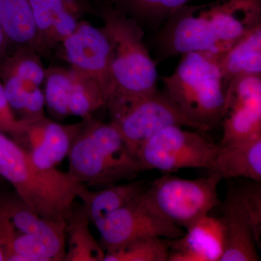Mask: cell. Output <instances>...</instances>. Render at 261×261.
Instances as JSON below:
<instances>
[{
  "label": "cell",
  "mask_w": 261,
  "mask_h": 261,
  "mask_svg": "<svg viewBox=\"0 0 261 261\" xmlns=\"http://www.w3.org/2000/svg\"><path fill=\"white\" fill-rule=\"evenodd\" d=\"M58 49L62 59L70 68L97 81L109 99L112 90L111 42L104 25L94 27L90 22L81 19L74 32Z\"/></svg>",
  "instance_id": "30bf717a"
},
{
  "label": "cell",
  "mask_w": 261,
  "mask_h": 261,
  "mask_svg": "<svg viewBox=\"0 0 261 261\" xmlns=\"http://www.w3.org/2000/svg\"><path fill=\"white\" fill-rule=\"evenodd\" d=\"M11 48L9 40L0 23V63L9 53H11Z\"/></svg>",
  "instance_id": "4dcf8cb0"
},
{
  "label": "cell",
  "mask_w": 261,
  "mask_h": 261,
  "mask_svg": "<svg viewBox=\"0 0 261 261\" xmlns=\"http://www.w3.org/2000/svg\"><path fill=\"white\" fill-rule=\"evenodd\" d=\"M222 179L244 178L261 181V134L219 145L214 167Z\"/></svg>",
  "instance_id": "9a60e30c"
},
{
  "label": "cell",
  "mask_w": 261,
  "mask_h": 261,
  "mask_svg": "<svg viewBox=\"0 0 261 261\" xmlns=\"http://www.w3.org/2000/svg\"><path fill=\"white\" fill-rule=\"evenodd\" d=\"M68 7L75 12L77 14L82 16L84 13H92V7L88 6L87 3H84L82 0H63Z\"/></svg>",
  "instance_id": "f546056e"
},
{
  "label": "cell",
  "mask_w": 261,
  "mask_h": 261,
  "mask_svg": "<svg viewBox=\"0 0 261 261\" xmlns=\"http://www.w3.org/2000/svg\"><path fill=\"white\" fill-rule=\"evenodd\" d=\"M219 173L196 179H185L166 173L158 178L143 195L147 203L165 219L186 227L219 206Z\"/></svg>",
  "instance_id": "8992f818"
},
{
  "label": "cell",
  "mask_w": 261,
  "mask_h": 261,
  "mask_svg": "<svg viewBox=\"0 0 261 261\" xmlns=\"http://www.w3.org/2000/svg\"><path fill=\"white\" fill-rule=\"evenodd\" d=\"M183 236L171 240L169 261H220L224 252L221 218L206 215L185 227Z\"/></svg>",
  "instance_id": "5bb4252c"
},
{
  "label": "cell",
  "mask_w": 261,
  "mask_h": 261,
  "mask_svg": "<svg viewBox=\"0 0 261 261\" xmlns=\"http://www.w3.org/2000/svg\"><path fill=\"white\" fill-rule=\"evenodd\" d=\"M0 211L20 232L40 240L50 252L53 261L65 260L67 221L42 217L17 195L0 197Z\"/></svg>",
  "instance_id": "4fadbf2b"
},
{
  "label": "cell",
  "mask_w": 261,
  "mask_h": 261,
  "mask_svg": "<svg viewBox=\"0 0 261 261\" xmlns=\"http://www.w3.org/2000/svg\"><path fill=\"white\" fill-rule=\"evenodd\" d=\"M0 23L12 48L34 47L36 29L28 0H0Z\"/></svg>",
  "instance_id": "d6986e66"
},
{
  "label": "cell",
  "mask_w": 261,
  "mask_h": 261,
  "mask_svg": "<svg viewBox=\"0 0 261 261\" xmlns=\"http://www.w3.org/2000/svg\"><path fill=\"white\" fill-rule=\"evenodd\" d=\"M261 24V0L187 4L166 20L159 36L163 58L201 51L220 53Z\"/></svg>",
  "instance_id": "6da1fadb"
},
{
  "label": "cell",
  "mask_w": 261,
  "mask_h": 261,
  "mask_svg": "<svg viewBox=\"0 0 261 261\" xmlns=\"http://www.w3.org/2000/svg\"><path fill=\"white\" fill-rule=\"evenodd\" d=\"M228 200L238 206L246 215L251 224L257 246L260 247L261 185L260 181L249 180L242 186L228 188Z\"/></svg>",
  "instance_id": "83f0119b"
},
{
  "label": "cell",
  "mask_w": 261,
  "mask_h": 261,
  "mask_svg": "<svg viewBox=\"0 0 261 261\" xmlns=\"http://www.w3.org/2000/svg\"><path fill=\"white\" fill-rule=\"evenodd\" d=\"M221 218L224 225V252L220 261L260 260L251 224L243 211L228 199Z\"/></svg>",
  "instance_id": "2e32d148"
},
{
  "label": "cell",
  "mask_w": 261,
  "mask_h": 261,
  "mask_svg": "<svg viewBox=\"0 0 261 261\" xmlns=\"http://www.w3.org/2000/svg\"><path fill=\"white\" fill-rule=\"evenodd\" d=\"M45 73L42 56L32 46L15 48L0 63V76L12 75L37 87L44 83Z\"/></svg>",
  "instance_id": "603a6c76"
},
{
  "label": "cell",
  "mask_w": 261,
  "mask_h": 261,
  "mask_svg": "<svg viewBox=\"0 0 261 261\" xmlns=\"http://www.w3.org/2000/svg\"><path fill=\"white\" fill-rule=\"evenodd\" d=\"M28 2L36 29L34 48L41 56L48 58L49 57L48 43L51 30L62 10L68 6L63 0H28Z\"/></svg>",
  "instance_id": "4316f807"
},
{
  "label": "cell",
  "mask_w": 261,
  "mask_h": 261,
  "mask_svg": "<svg viewBox=\"0 0 261 261\" xmlns=\"http://www.w3.org/2000/svg\"><path fill=\"white\" fill-rule=\"evenodd\" d=\"M97 15L102 19L111 42L112 90L106 105L111 115L159 90V75L155 63L144 44L140 23L117 9L111 2L100 3Z\"/></svg>",
  "instance_id": "7a4b0ae2"
},
{
  "label": "cell",
  "mask_w": 261,
  "mask_h": 261,
  "mask_svg": "<svg viewBox=\"0 0 261 261\" xmlns=\"http://www.w3.org/2000/svg\"><path fill=\"white\" fill-rule=\"evenodd\" d=\"M73 84L71 68L50 66L46 68L44 80L45 107L51 116L58 119L70 116L68 102Z\"/></svg>",
  "instance_id": "cb8c5ba5"
},
{
  "label": "cell",
  "mask_w": 261,
  "mask_h": 261,
  "mask_svg": "<svg viewBox=\"0 0 261 261\" xmlns=\"http://www.w3.org/2000/svg\"><path fill=\"white\" fill-rule=\"evenodd\" d=\"M219 145L181 126H170L144 142L136 152L142 171L159 170L166 173L183 168L214 167Z\"/></svg>",
  "instance_id": "52a82bcc"
},
{
  "label": "cell",
  "mask_w": 261,
  "mask_h": 261,
  "mask_svg": "<svg viewBox=\"0 0 261 261\" xmlns=\"http://www.w3.org/2000/svg\"><path fill=\"white\" fill-rule=\"evenodd\" d=\"M145 190L142 181L114 184L98 191H91L82 185L77 198L83 202L82 211L94 223L126 205Z\"/></svg>",
  "instance_id": "ac0fdd59"
},
{
  "label": "cell",
  "mask_w": 261,
  "mask_h": 261,
  "mask_svg": "<svg viewBox=\"0 0 261 261\" xmlns=\"http://www.w3.org/2000/svg\"><path fill=\"white\" fill-rule=\"evenodd\" d=\"M143 192L121 208L94 221L106 252L141 238L175 240L183 236L185 231L181 227L165 219L149 206Z\"/></svg>",
  "instance_id": "9c48e42d"
},
{
  "label": "cell",
  "mask_w": 261,
  "mask_h": 261,
  "mask_svg": "<svg viewBox=\"0 0 261 261\" xmlns=\"http://www.w3.org/2000/svg\"><path fill=\"white\" fill-rule=\"evenodd\" d=\"M171 240L156 237L139 239L106 252L103 261H168Z\"/></svg>",
  "instance_id": "484cf974"
},
{
  "label": "cell",
  "mask_w": 261,
  "mask_h": 261,
  "mask_svg": "<svg viewBox=\"0 0 261 261\" xmlns=\"http://www.w3.org/2000/svg\"><path fill=\"white\" fill-rule=\"evenodd\" d=\"M219 62L226 89L238 77L261 75V24L232 47L219 53Z\"/></svg>",
  "instance_id": "e0dca14e"
},
{
  "label": "cell",
  "mask_w": 261,
  "mask_h": 261,
  "mask_svg": "<svg viewBox=\"0 0 261 261\" xmlns=\"http://www.w3.org/2000/svg\"><path fill=\"white\" fill-rule=\"evenodd\" d=\"M0 261H7L6 254L1 245H0Z\"/></svg>",
  "instance_id": "1f68e13d"
},
{
  "label": "cell",
  "mask_w": 261,
  "mask_h": 261,
  "mask_svg": "<svg viewBox=\"0 0 261 261\" xmlns=\"http://www.w3.org/2000/svg\"><path fill=\"white\" fill-rule=\"evenodd\" d=\"M83 121L63 125L44 116L27 122L21 146L28 150L32 161L43 169L56 168L68 156Z\"/></svg>",
  "instance_id": "7c38bea8"
},
{
  "label": "cell",
  "mask_w": 261,
  "mask_h": 261,
  "mask_svg": "<svg viewBox=\"0 0 261 261\" xmlns=\"http://www.w3.org/2000/svg\"><path fill=\"white\" fill-rule=\"evenodd\" d=\"M221 145L261 134V75H243L228 84Z\"/></svg>",
  "instance_id": "8fae6325"
},
{
  "label": "cell",
  "mask_w": 261,
  "mask_h": 261,
  "mask_svg": "<svg viewBox=\"0 0 261 261\" xmlns=\"http://www.w3.org/2000/svg\"><path fill=\"white\" fill-rule=\"evenodd\" d=\"M191 0H111V3L139 23L156 25L167 20Z\"/></svg>",
  "instance_id": "d4e9b609"
},
{
  "label": "cell",
  "mask_w": 261,
  "mask_h": 261,
  "mask_svg": "<svg viewBox=\"0 0 261 261\" xmlns=\"http://www.w3.org/2000/svg\"><path fill=\"white\" fill-rule=\"evenodd\" d=\"M27 122L18 118L10 107L0 80V132L21 145Z\"/></svg>",
  "instance_id": "f1b7e54d"
},
{
  "label": "cell",
  "mask_w": 261,
  "mask_h": 261,
  "mask_svg": "<svg viewBox=\"0 0 261 261\" xmlns=\"http://www.w3.org/2000/svg\"><path fill=\"white\" fill-rule=\"evenodd\" d=\"M66 261H103L106 251L94 238L89 219L82 210L68 221Z\"/></svg>",
  "instance_id": "44dd1931"
},
{
  "label": "cell",
  "mask_w": 261,
  "mask_h": 261,
  "mask_svg": "<svg viewBox=\"0 0 261 261\" xmlns=\"http://www.w3.org/2000/svg\"><path fill=\"white\" fill-rule=\"evenodd\" d=\"M181 56L172 74L163 77V92L207 132L221 120L224 112L226 88L219 53L195 51Z\"/></svg>",
  "instance_id": "5b68a950"
},
{
  "label": "cell",
  "mask_w": 261,
  "mask_h": 261,
  "mask_svg": "<svg viewBox=\"0 0 261 261\" xmlns=\"http://www.w3.org/2000/svg\"><path fill=\"white\" fill-rule=\"evenodd\" d=\"M0 176L11 184L16 195L33 211L46 219L68 222L82 185L68 172L43 169L28 150L0 132Z\"/></svg>",
  "instance_id": "3957f363"
},
{
  "label": "cell",
  "mask_w": 261,
  "mask_h": 261,
  "mask_svg": "<svg viewBox=\"0 0 261 261\" xmlns=\"http://www.w3.org/2000/svg\"><path fill=\"white\" fill-rule=\"evenodd\" d=\"M68 152L67 172L76 183L108 186L142 172L116 126L91 117L82 120Z\"/></svg>",
  "instance_id": "277c9868"
},
{
  "label": "cell",
  "mask_w": 261,
  "mask_h": 261,
  "mask_svg": "<svg viewBox=\"0 0 261 261\" xmlns=\"http://www.w3.org/2000/svg\"><path fill=\"white\" fill-rule=\"evenodd\" d=\"M111 116V122L135 157L144 142L166 127L186 126L203 132L200 125L159 90L129 103Z\"/></svg>",
  "instance_id": "ba28073f"
},
{
  "label": "cell",
  "mask_w": 261,
  "mask_h": 261,
  "mask_svg": "<svg viewBox=\"0 0 261 261\" xmlns=\"http://www.w3.org/2000/svg\"><path fill=\"white\" fill-rule=\"evenodd\" d=\"M0 80L10 107L19 119L32 122L45 116V99L41 87L12 75L0 76Z\"/></svg>",
  "instance_id": "ffe728a7"
},
{
  "label": "cell",
  "mask_w": 261,
  "mask_h": 261,
  "mask_svg": "<svg viewBox=\"0 0 261 261\" xmlns=\"http://www.w3.org/2000/svg\"><path fill=\"white\" fill-rule=\"evenodd\" d=\"M73 71V87L68 102L70 116L88 119L99 108L106 106L108 94L97 81L74 70Z\"/></svg>",
  "instance_id": "7402d4cb"
}]
</instances>
